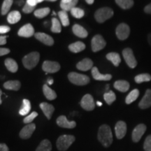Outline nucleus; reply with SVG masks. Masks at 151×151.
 <instances>
[{
    "label": "nucleus",
    "mask_w": 151,
    "mask_h": 151,
    "mask_svg": "<svg viewBox=\"0 0 151 151\" xmlns=\"http://www.w3.org/2000/svg\"><path fill=\"white\" fill-rule=\"evenodd\" d=\"M35 36L36 39L40 41L43 43H44V44L47 45V46H52L54 44L53 39L50 36L46 35V34L38 32L36 33Z\"/></svg>",
    "instance_id": "17"
},
{
    "label": "nucleus",
    "mask_w": 151,
    "mask_h": 151,
    "mask_svg": "<svg viewBox=\"0 0 151 151\" xmlns=\"http://www.w3.org/2000/svg\"><path fill=\"white\" fill-rule=\"evenodd\" d=\"M68 78L71 83L76 86H85L90 83V78L86 75L71 72L68 75Z\"/></svg>",
    "instance_id": "4"
},
{
    "label": "nucleus",
    "mask_w": 151,
    "mask_h": 151,
    "mask_svg": "<svg viewBox=\"0 0 151 151\" xmlns=\"http://www.w3.org/2000/svg\"><path fill=\"white\" fill-rule=\"evenodd\" d=\"M58 16L60 17V21H61V23L62 25L65 26V27H67L69 24V16H68V14L67 11H61L58 13Z\"/></svg>",
    "instance_id": "34"
},
{
    "label": "nucleus",
    "mask_w": 151,
    "mask_h": 151,
    "mask_svg": "<svg viewBox=\"0 0 151 151\" xmlns=\"http://www.w3.org/2000/svg\"><path fill=\"white\" fill-rule=\"evenodd\" d=\"M116 2L120 8L123 9L132 8L134 5L133 0H116Z\"/></svg>",
    "instance_id": "32"
},
{
    "label": "nucleus",
    "mask_w": 151,
    "mask_h": 151,
    "mask_svg": "<svg viewBox=\"0 0 151 151\" xmlns=\"http://www.w3.org/2000/svg\"><path fill=\"white\" fill-rule=\"evenodd\" d=\"M36 129V125L34 123H29L24 127L20 132V137L22 139H28L32 135Z\"/></svg>",
    "instance_id": "12"
},
{
    "label": "nucleus",
    "mask_w": 151,
    "mask_h": 151,
    "mask_svg": "<svg viewBox=\"0 0 151 151\" xmlns=\"http://www.w3.org/2000/svg\"><path fill=\"white\" fill-rule=\"evenodd\" d=\"M107 60L111 61L113 64V65L118 67L120 65V62H121V58L120 56L119 55L118 53L117 52H109L106 55Z\"/></svg>",
    "instance_id": "27"
},
{
    "label": "nucleus",
    "mask_w": 151,
    "mask_h": 151,
    "mask_svg": "<svg viewBox=\"0 0 151 151\" xmlns=\"http://www.w3.org/2000/svg\"><path fill=\"white\" fill-rule=\"evenodd\" d=\"M30 110H31V104H30V101L28 99H23V101H22V106L21 109L19 111V113L21 116H26V115L29 113Z\"/></svg>",
    "instance_id": "29"
},
{
    "label": "nucleus",
    "mask_w": 151,
    "mask_h": 151,
    "mask_svg": "<svg viewBox=\"0 0 151 151\" xmlns=\"http://www.w3.org/2000/svg\"><path fill=\"white\" fill-rule=\"evenodd\" d=\"M72 1V0H62L61 1V3H67V2H69V1Z\"/></svg>",
    "instance_id": "54"
},
{
    "label": "nucleus",
    "mask_w": 151,
    "mask_h": 151,
    "mask_svg": "<svg viewBox=\"0 0 151 151\" xmlns=\"http://www.w3.org/2000/svg\"><path fill=\"white\" fill-rule=\"evenodd\" d=\"M86 48V45L81 41H77L73 43H71L69 46V49L70 51L74 53H78L79 52L83 51Z\"/></svg>",
    "instance_id": "24"
},
{
    "label": "nucleus",
    "mask_w": 151,
    "mask_h": 151,
    "mask_svg": "<svg viewBox=\"0 0 151 151\" xmlns=\"http://www.w3.org/2000/svg\"><path fill=\"white\" fill-rule=\"evenodd\" d=\"M148 39V43H149V44H150V46H151V33L149 34Z\"/></svg>",
    "instance_id": "51"
},
{
    "label": "nucleus",
    "mask_w": 151,
    "mask_h": 151,
    "mask_svg": "<svg viewBox=\"0 0 151 151\" xmlns=\"http://www.w3.org/2000/svg\"><path fill=\"white\" fill-rule=\"evenodd\" d=\"M46 1H55L57 0H46Z\"/></svg>",
    "instance_id": "57"
},
{
    "label": "nucleus",
    "mask_w": 151,
    "mask_h": 151,
    "mask_svg": "<svg viewBox=\"0 0 151 151\" xmlns=\"http://www.w3.org/2000/svg\"><path fill=\"white\" fill-rule=\"evenodd\" d=\"M38 113L37 112H32L31 114H29V116H27V117L24 118L23 122L25 124H29L30 122H32L33 121V120L35 119L36 117H37Z\"/></svg>",
    "instance_id": "41"
},
{
    "label": "nucleus",
    "mask_w": 151,
    "mask_h": 151,
    "mask_svg": "<svg viewBox=\"0 0 151 151\" xmlns=\"http://www.w3.org/2000/svg\"><path fill=\"white\" fill-rule=\"evenodd\" d=\"M122 55L124 60H125L127 65L129 66L130 68L134 69L137 67V61L136 60L134 52L132 51L131 48H125L122 50Z\"/></svg>",
    "instance_id": "6"
},
{
    "label": "nucleus",
    "mask_w": 151,
    "mask_h": 151,
    "mask_svg": "<svg viewBox=\"0 0 151 151\" xmlns=\"http://www.w3.org/2000/svg\"><path fill=\"white\" fill-rule=\"evenodd\" d=\"M6 67L9 71L12 73H16L18 69V66L17 62L14 60L11 59V58H8L5 60L4 62Z\"/></svg>",
    "instance_id": "25"
},
{
    "label": "nucleus",
    "mask_w": 151,
    "mask_h": 151,
    "mask_svg": "<svg viewBox=\"0 0 151 151\" xmlns=\"http://www.w3.org/2000/svg\"><path fill=\"white\" fill-rule=\"evenodd\" d=\"M22 2H23V1H18V5L20 6V5H22Z\"/></svg>",
    "instance_id": "56"
},
{
    "label": "nucleus",
    "mask_w": 151,
    "mask_h": 151,
    "mask_svg": "<svg viewBox=\"0 0 151 151\" xmlns=\"http://www.w3.org/2000/svg\"><path fill=\"white\" fill-rule=\"evenodd\" d=\"M98 140L104 147H109L113 142V134L110 127L103 124L98 131Z\"/></svg>",
    "instance_id": "1"
},
{
    "label": "nucleus",
    "mask_w": 151,
    "mask_h": 151,
    "mask_svg": "<svg viewBox=\"0 0 151 151\" xmlns=\"http://www.w3.org/2000/svg\"><path fill=\"white\" fill-rule=\"evenodd\" d=\"M0 151H9V149L5 143H0Z\"/></svg>",
    "instance_id": "48"
},
{
    "label": "nucleus",
    "mask_w": 151,
    "mask_h": 151,
    "mask_svg": "<svg viewBox=\"0 0 151 151\" xmlns=\"http://www.w3.org/2000/svg\"><path fill=\"white\" fill-rule=\"evenodd\" d=\"M139 96V91L137 89H134L132 90V92H130V93L128 94L126 97L125 102L127 104H130L132 102L137 100L138 97Z\"/></svg>",
    "instance_id": "31"
},
{
    "label": "nucleus",
    "mask_w": 151,
    "mask_h": 151,
    "mask_svg": "<svg viewBox=\"0 0 151 151\" xmlns=\"http://www.w3.org/2000/svg\"><path fill=\"white\" fill-rule=\"evenodd\" d=\"M18 34L20 37L29 38L35 35V29L31 24H27L19 29Z\"/></svg>",
    "instance_id": "14"
},
{
    "label": "nucleus",
    "mask_w": 151,
    "mask_h": 151,
    "mask_svg": "<svg viewBox=\"0 0 151 151\" xmlns=\"http://www.w3.org/2000/svg\"><path fill=\"white\" fill-rule=\"evenodd\" d=\"M73 32L76 36L80 38H86L88 37V33L87 30L79 24H74L72 28Z\"/></svg>",
    "instance_id": "21"
},
{
    "label": "nucleus",
    "mask_w": 151,
    "mask_h": 151,
    "mask_svg": "<svg viewBox=\"0 0 151 151\" xmlns=\"http://www.w3.org/2000/svg\"><path fill=\"white\" fill-rule=\"evenodd\" d=\"M10 52V50L6 48H0V56L5 55Z\"/></svg>",
    "instance_id": "46"
},
{
    "label": "nucleus",
    "mask_w": 151,
    "mask_h": 151,
    "mask_svg": "<svg viewBox=\"0 0 151 151\" xmlns=\"http://www.w3.org/2000/svg\"><path fill=\"white\" fill-rule=\"evenodd\" d=\"M78 0H72V1L67 3H61L60 4V7L63 11H71L72 9L75 8L76 6L78 4Z\"/></svg>",
    "instance_id": "33"
},
{
    "label": "nucleus",
    "mask_w": 151,
    "mask_h": 151,
    "mask_svg": "<svg viewBox=\"0 0 151 151\" xmlns=\"http://www.w3.org/2000/svg\"><path fill=\"white\" fill-rule=\"evenodd\" d=\"M71 14L74 18L79 19L83 18V17L84 16L85 12L83 9L75 7V8H73L71 10Z\"/></svg>",
    "instance_id": "40"
},
{
    "label": "nucleus",
    "mask_w": 151,
    "mask_h": 151,
    "mask_svg": "<svg viewBox=\"0 0 151 151\" xmlns=\"http://www.w3.org/2000/svg\"><path fill=\"white\" fill-rule=\"evenodd\" d=\"M92 75L93 78L97 81H110L112 78V76L111 74H102L95 67H92Z\"/></svg>",
    "instance_id": "19"
},
{
    "label": "nucleus",
    "mask_w": 151,
    "mask_h": 151,
    "mask_svg": "<svg viewBox=\"0 0 151 151\" xmlns=\"http://www.w3.org/2000/svg\"><path fill=\"white\" fill-rule=\"evenodd\" d=\"M57 124L60 127L67 129H73L76 126L75 121H69L65 116H61L58 117L57 119Z\"/></svg>",
    "instance_id": "15"
},
{
    "label": "nucleus",
    "mask_w": 151,
    "mask_h": 151,
    "mask_svg": "<svg viewBox=\"0 0 151 151\" xmlns=\"http://www.w3.org/2000/svg\"><path fill=\"white\" fill-rule=\"evenodd\" d=\"M116 36L120 40H125L130 33L129 27L125 23L120 24L116 28Z\"/></svg>",
    "instance_id": "8"
},
{
    "label": "nucleus",
    "mask_w": 151,
    "mask_h": 151,
    "mask_svg": "<svg viewBox=\"0 0 151 151\" xmlns=\"http://www.w3.org/2000/svg\"><path fill=\"white\" fill-rule=\"evenodd\" d=\"M143 148L145 151H151V135H149L146 137L145 140Z\"/></svg>",
    "instance_id": "42"
},
{
    "label": "nucleus",
    "mask_w": 151,
    "mask_h": 151,
    "mask_svg": "<svg viewBox=\"0 0 151 151\" xmlns=\"http://www.w3.org/2000/svg\"><path fill=\"white\" fill-rule=\"evenodd\" d=\"M50 9L49 8H43L37 9L35 11V16L38 18H43L48 15L50 13Z\"/></svg>",
    "instance_id": "39"
},
{
    "label": "nucleus",
    "mask_w": 151,
    "mask_h": 151,
    "mask_svg": "<svg viewBox=\"0 0 151 151\" xmlns=\"http://www.w3.org/2000/svg\"><path fill=\"white\" fill-rule=\"evenodd\" d=\"M2 94H3V92L1 90V89H0V105H1V103H2V100H1V95H2Z\"/></svg>",
    "instance_id": "52"
},
{
    "label": "nucleus",
    "mask_w": 151,
    "mask_h": 151,
    "mask_svg": "<svg viewBox=\"0 0 151 151\" xmlns=\"http://www.w3.org/2000/svg\"><path fill=\"white\" fill-rule=\"evenodd\" d=\"M106 45V43L101 35H96L92 39V50L93 52H98L102 50Z\"/></svg>",
    "instance_id": "7"
},
{
    "label": "nucleus",
    "mask_w": 151,
    "mask_h": 151,
    "mask_svg": "<svg viewBox=\"0 0 151 151\" xmlns=\"http://www.w3.org/2000/svg\"><path fill=\"white\" fill-rule=\"evenodd\" d=\"M146 131V126L144 124H138L132 132V140L134 142H138L140 141L142 136Z\"/></svg>",
    "instance_id": "11"
},
{
    "label": "nucleus",
    "mask_w": 151,
    "mask_h": 151,
    "mask_svg": "<svg viewBox=\"0 0 151 151\" xmlns=\"http://www.w3.org/2000/svg\"><path fill=\"white\" fill-rule=\"evenodd\" d=\"M40 108L42 110L43 113H44L45 116H46V118L48 120H50L51 118L52 113H53L55 111L53 106L46 102H43L40 104Z\"/></svg>",
    "instance_id": "20"
},
{
    "label": "nucleus",
    "mask_w": 151,
    "mask_h": 151,
    "mask_svg": "<svg viewBox=\"0 0 151 151\" xmlns=\"http://www.w3.org/2000/svg\"><path fill=\"white\" fill-rule=\"evenodd\" d=\"M52 15H53V16H55V15H56L55 12H54V11H53V12H52Z\"/></svg>",
    "instance_id": "58"
},
{
    "label": "nucleus",
    "mask_w": 151,
    "mask_h": 151,
    "mask_svg": "<svg viewBox=\"0 0 151 151\" xmlns=\"http://www.w3.org/2000/svg\"><path fill=\"white\" fill-rule=\"evenodd\" d=\"M97 106H102V103L100 102V101H97Z\"/></svg>",
    "instance_id": "55"
},
{
    "label": "nucleus",
    "mask_w": 151,
    "mask_h": 151,
    "mask_svg": "<svg viewBox=\"0 0 151 151\" xmlns=\"http://www.w3.org/2000/svg\"><path fill=\"white\" fill-rule=\"evenodd\" d=\"M48 85H52L53 83V80H52V79H49L48 81Z\"/></svg>",
    "instance_id": "53"
},
{
    "label": "nucleus",
    "mask_w": 151,
    "mask_h": 151,
    "mask_svg": "<svg viewBox=\"0 0 151 151\" xmlns=\"http://www.w3.org/2000/svg\"><path fill=\"white\" fill-rule=\"evenodd\" d=\"M42 69L46 73L58 72L60 69V65L58 62L52 61H45L42 65Z\"/></svg>",
    "instance_id": "10"
},
{
    "label": "nucleus",
    "mask_w": 151,
    "mask_h": 151,
    "mask_svg": "<svg viewBox=\"0 0 151 151\" xmlns=\"http://www.w3.org/2000/svg\"><path fill=\"white\" fill-rule=\"evenodd\" d=\"M10 27H8V26L6 25H1L0 26V34L3 35V34L7 33L10 31Z\"/></svg>",
    "instance_id": "45"
},
{
    "label": "nucleus",
    "mask_w": 151,
    "mask_h": 151,
    "mask_svg": "<svg viewBox=\"0 0 151 151\" xmlns=\"http://www.w3.org/2000/svg\"><path fill=\"white\" fill-rule=\"evenodd\" d=\"M116 137L118 139H121L126 134L127 132V124L123 121H118L115 127Z\"/></svg>",
    "instance_id": "13"
},
{
    "label": "nucleus",
    "mask_w": 151,
    "mask_h": 151,
    "mask_svg": "<svg viewBox=\"0 0 151 151\" xmlns=\"http://www.w3.org/2000/svg\"><path fill=\"white\" fill-rule=\"evenodd\" d=\"M92 67H93V62L89 58H85L82 61L79 62L76 65L77 69L84 71L92 69Z\"/></svg>",
    "instance_id": "18"
},
{
    "label": "nucleus",
    "mask_w": 151,
    "mask_h": 151,
    "mask_svg": "<svg viewBox=\"0 0 151 151\" xmlns=\"http://www.w3.org/2000/svg\"><path fill=\"white\" fill-rule=\"evenodd\" d=\"M43 91L44 93L45 97H46L47 99L48 100H54L56 99L57 94L54 90H52L51 88H49L48 86L44 85L43 87Z\"/></svg>",
    "instance_id": "28"
},
{
    "label": "nucleus",
    "mask_w": 151,
    "mask_h": 151,
    "mask_svg": "<svg viewBox=\"0 0 151 151\" xmlns=\"http://www.w3.org/2000/svg\"><path fill=\"white\" fill-rule=\"evenodd\" d=\"M81 106L86 111H90L93 110L95 107V104H94V99L92 96L89 94H86L81 99Z\"/></svg>",
    "instance_id": "9"
},
{
    "label": "nucleus",
    "mask_w": 151,
    "mask_h": 151,
    "mask_svg": "<svg viewBox=\"0 0 151 151\" xmlns=\"http://www.w3.org/2000/svg\"><path fill=\"white\" fill-rule=\"evenodd\" d=\"M20 86H21V84H20V81H9L4 84V88L5 89L15 90V91H18L20 88Z\"/></svg>",
    "instance_id": "23"
},
{
    "label": "nucleus",
    "mask_w": 151,
    "mask_h": 151,
    "mask_svg": "<svg viewBox=\"0 0 151 151\" xmlns=\"http://www.w3.org/2000/svg\"><path fill=\"white\" fill-rule=\"evenodd\" d=\"M135 82L137 83H141L143 82H148L151 81V76L148 73H141L137 75L134 78Z\"/></svg>",
    "instance_id": "36"
},
{
    "label": "nucleus",
    "mask_w": 151,
    "mask_h": 151,
    "mask_svg": "<svg viewBox=\"0 0 151 151\" xmlns=\"http://www.w3.org/2000/svg\"><path fill=\"white\" fill-rule=\"evenodd\" d=\"M14 3V0H4L1 6V15L4 16L9 13L11 6Z\"/></svg>",
    "instance_id": "35"
},
{
    "label": "nucleus",
    "mask_w": 151,
    "mask_h": 151,
    "mask_svg": "<svg viewBox=\"0 0 151 151\" xmlns=\"http://www.w3.org/2000/svg\"><path fill=\"white\" fill-rule=\"evenodd\" d=\"M139 108L146 109L151 106V89L146 90V94L139 104Z\"/></svg>",
    "instance_id": "16"
},
{
    "label": "nucleus",
    "mask_w": 151,
    "mask_h": 151,
    "mask_svg": "<svg viewBox=\"0 0 151 151\" xmlns=\"http://www.w3.org/2000/svg\"><path fill=\"white\" fill-rule=\"evenodd\" d=\"M114 88L118 91L125 92L129 89V83L126 81H117L114 83Z\"/></svg>",
    "instance_id": "22"
},
{
    "label": "nucleus",
    "mask_w": 151,
    "mask_h": 151,
    "mask_svg": "<svg viewBox=\"0 0 151 151\" xmlns=\"http://www.w3.org/2000/svg\"><path fill=\"white\" fill-rule=\"evenodd\" d=\"M21 19V14L18 11H14L9 13L7 17V20L10 24H15Z\"/></svg>",
    "instance_id": "26"
},
{
    "label": "nucleus",
    "mask_w": 151,
    "mask_h": 151,
    "mask_svg": "<svg viewBox=\"0 0 151 151\" xmlns=\"http://www.w3.org/2000/svg\"><path fill=\"white\" fill-rule=\"evenodd\" d=\"M7 36H0V46L1 45H5L6 43V38Z\"/></svg>",
    "instance_id": "47"
},
{
    "label": "nucleus",
    "mask_w": 151,
    "mask_h": 151,
    "mask_svg": "<svg viewBox=\"0 0 151 151\" xmlns=\"http://www.w3.org/2000/svg\"><path fill=\"white\" fill-rule=\"evenodd\" d=\"M76 138L73 135H62L57 140V148L60 151L67 150L75 141Z\"/></svg>",
    "instance_id": "2"
},
{
    "label": "nucleus",
    "mask_w": 151,
    "mask_h": 151,
    "mask_svg": "<svg viewBox=\"0 0 151 151\" xmlns=\"http://www.w3.org/2000/svg\"><path fill=\"white\" fill-rule=\"evenodd\" d=\"M86 2L88 4H92L94 3V0H86Z\"/></svg>",
    "instance_id": "50"
},
{
    "label": "nucleus",
    "mask_w": 151,
    "mask_h": 151,
    "mask_svg": "<svg viewBox=\"0 0 151 151\" xmlns=\"http://www.w3.org/2000/svg\"><path fill=\"white\" fill-rule=\"evenodd\" d=\"M39 58H40V55L37 52H32L27 55L22 59L24 67L27 69H33L39 63Z\"/></svg>",
    "instance_id": "3"
},
{
    "label": "nucleus",
    "mask_w": 151,
    "mask_h": 151,
    "mask_svg": "<svg viewBox=\"0 0 151 151\" xmlns=\"http://www.w3.org/2000/svg\"><path fill=\"white\" fill-rule=\"evenodd\" d=\"M35 8L36 6H32L26 3L24 6L23 9H22V11H23L24 14H30V13H32L34 10H35Z\"/></svg>",
    "instance_id": "43"
},
{
    "label": "nucleus",
    "mask_w": 151,
    "mask_h": 151,
    "mask_svg": "<svg viewBox=\"0 0 151 151\" xmlns=\"http://www.w3.org/2000/svg\"><path fill=\"white\" fill-rule=\"evenodd\" d=\"M44 0H27L26 3L32 6H36L37 4L42 2Z\"/></svg>",
    "instance_id": "44"
},
{
    "label": "nucleus",
    "mask_w": 151,
    "mask_h": 151,
    "mask_svg": "<svg viewBox=\"0 0 151 151\" xmlns=\"http://www.w3.org/2000/svg\"><path fill=\"white\" fill-rule=\"evenodd\" d=\"M113 16V11L109 7L101 8L96 11L94 14V18L99 23H102Z\"/></svg>",
    "instance_id": "5"
},
{
    "label": "nucleus",
    "mask_w": 151,
    "mask_h": 151,
    "mask_svg": "<svg viewBox=\"0 0 151 151\" xmlns=\"http://www.w3.org/2000/svg\"><path fill=\"white\" fill-rule=\"evenodd\" d=\"M104 98L106 102L109 105H111V104L116 99V96L114 92L110 90V91L106 92V93L104 94Z\"/></svg>",
    "instance_id": "37"
},
{
    "label": "nucleus",
    "mask_w": 151,
    "mask_h": 151,
    "mask_svg": "<svg viewBox=\"0 0 151 151\" xmlns=\"http://www.w3.org/2000/svg\"><path fill=\"white\" fill-rule=\"evenodd\" d=\"M144 11L146 13V14H151V3L150 4L147 5L146 7L144 8Z\"/></svg>",
    "instance_id": "49"
},
{
    "label": "nucleus",
    "mask_w": 151,
    "mask_h": 151,
    "mask_svg": "<svg viewBox=\"0 0 151 151\" xmlns=\"http://www.w3.org/2000/svg\"><path fill=\"white\" fill-rule=\"evenodd\" d=\"M61 30H62L61 23H60L59 20L55 18H52L51 31L52 32H55V33H60L61 32Z\"/></svg>",
    "instance_id": "38"
},
{
    "label": "nucleus",
    "mask_w": 151,
    "mask_h": 151,
    "mask_svg": "<svg viewBox=\"0 0 151 151\" xmlns=\"http://www.w3.org/2000/svg\"><path fill=\"white\" fill-rule=\"evenodd\" d=\"M52 150V145L50 141L48 139H44L39 144V146L37 147L36 151H51Z\"/></svg>",
    "instance_id": "30"
}]
</instances>
